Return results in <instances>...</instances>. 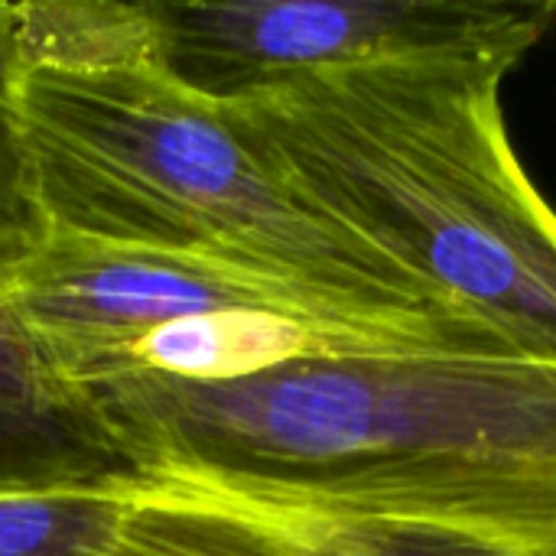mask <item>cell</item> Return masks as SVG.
Returning a JSON list of instances; mask_svg holds the SVG:
<instances>
[{
  "label": "cell",
  "instance_id": "cell-9",
  "mask_svg": "<svg viewBox=\"0 0 556 556\" xmlns=\"http://www.w3.org/2000/svg\"><path fill=\"white\" fill-rule=\"evenodd\" d=\"M23 72L156 65L150 0H7Z\"/></svg>",
  "mask_w": 556,
  "mask_h": 556
},
{
  "label": "cell",
  "instance_id": "cell-4",
  "mask_svg": "<svg viewBox=\"0 0 556 556\" xmlns=\"http://www.w3.org/2000/svg\"><path fill=\"white\" fill-rule=\"evenodd\" d=\"M156 68L228 104L296 78L424 55L521 62L554 0H150Z\"/></svg>",
  "mask_w": 556,
  "mask_h": 556
},
{
  "label": "cell",
  "instance_id": "cell-2",
  "mask_svg": "<svg viewBox=\"0 0 556 556\" xmlns=\"http://www.w3.org/2000/svg\"><path fill=\"white\" fill-rule=\"evenodd\" d=\"M515 59L355 65L212 104L309 212L556 365V208L525 173L502 88Z\"/></svg>",
  "mask_w": 556,
  "mask_h": 556
},
{
  "label": "cell",
  "instance_id": "cell-6",
  "mask_svg": "<svg viewBox=\"0 0 556 556\" xmlns=\"http://www.w3.org/2000/svg\"><path fill=\"white\" fill-rule=\"evenodd\" d=\"M130 528L147 556H556L551 531L319 511L179 479L153 485Z\"/></svg>",
  "mask_w": 556,
  "mask_h": 556
},
{
  "label": "cell",
  "instance_id": "cell-12",
  "mask_svg": "<svg viewBox=\"0 0 556 556\" xmlns=\"http://www.w3.org/2000/svg\"><path fill=\"white\" fill-rule=\"evenodd\" d=\"M554 3H556V0H554Z\"/></svg>",
  "mask_w": 556,
  "mask_h": 556
},
{
  "label": "cell",
  "instance_id": "cell-1",
  "mask_svg": "<svg viewBox=\"0 0 556 556\" xmlns=\"http://www.w3.org/2000/svg\"><path fill=\"white\" fill-rule=\"evenodd\" d=\"M137 476L349 515L556 534V365L384 352L235 381L108 375L65 388Z\"/></svg>",
  "mask_w": 556,
  "mask_h": 556
},
{
  "label": "cell",
  "instance_id": "cell-5",
  "mask_svg": "<svg viewBox=\"0 0 556 556\" xmlns=\"http://www.w3.org/2000/svg\"><path fill=\"white\" fill-rule=\"evenodd\" d=\"M225 309L303 319L391 352H440L316 290L205 254L46 228L23 257L0 267V313L62 391L143 332Z\"/></svg>",
  "mask_w": 556,
  "mask_h": 556
},
{
  "label": "cell",
  "instance_id": "cell-8",
  "mask_svg": "<svg viewBox=\"0 0 556 556\" xmlns=\"http://www.w3.org/2000/svg\"><path fill=\"white\" fill-rule=\"evenodd\" d=\"M130 472L42 371L0 362V492Z\"/></svg>",
  "mask_w": 556,
  "mask_h": 556
},
{
  "label": "cell",
  "instance_id": "cell-10",
  "mask_svg": "<svg viewBox=\"0 0 556 556\" xmlns=\"http://www.w3.org/2000/svg\"><path fill=\"white\" fill-rule=\"evenodd\" d=\"M134 472L0 492V556H114Z\"/></svg>",
  "mask_w": 556,
  "mask_h": 556
},
{
  "label": "cell",
  "instance_id": "cell-7",
  "mask_svg": "<svg viewBox=\"0 0 556 556\" xmlns=\"http://www.w3.org/2000/svg\"><path fill=\"white\" fill-rule=\"evenodd\" d=\"M384 352L391 349L303 319L257 313V309H225V313L186 316L156 326L140 339H134L130 345H124L121 352H114L81 381L127 375V371L163 375L176 381H235L306 358L384 355Z\"/></svg>",
  "mask_w": 556,
  "mask_h": 556
},
{
  "label": "cell",
  "instance_id": "cell-11",
  "mask_svg": "<svg viewBox=\"0 0 556 556\" xmlns=\"http://www.w3.org/2000/svg\"><path fill=\"white\" fill-rule=\"evenodd\" d=\"M23 65L10 26L7 0H0V267L23 257L42 235L46 222L39 215L29 160L20 124V81Z\"/></svg>",
  "mask_w": 556,
  "mask_h": 556
},
{
  "label": "cell",
  "instance_id": "cell-3",
  "mask_svg": "<svg viewBox=\"0 0 556 556\" xmlns=\"http://www.w3.org/2000/svg\"><path fill=\"white\" fill-rule=\"evenodd\" d=\"M20 124L46 228L231 261L440 352L515 355L485 323L293 199L208 101L156 65L33 68L20 81Z\"/></svg>",
  "mask_w": 556,
  "mask_h": 556
}]
</instances>
